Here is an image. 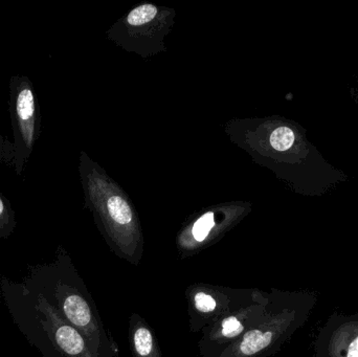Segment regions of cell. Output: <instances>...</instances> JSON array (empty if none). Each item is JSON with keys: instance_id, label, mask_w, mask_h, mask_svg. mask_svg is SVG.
Wrapping results in <instances>:
<instances>
[{"instance_id": "obj_1", "label": "cell", "mask_w": 358, "mask_h": 357, "mask_svg": "<svg viewBox=\"0 0 358 357\" xmlns=\"http://www.w3.org/2000/svg\"><path fill=\"white\" fill-rule=\"evenodd\" d=\"M41 293L66 322L83 335L98 357H120L113 333L105 327L96 302L66 249L59 245L50 263L29 266L22 279Z\"/></svg>"}, {"instance_id": "obj_2", "label": "cell", "mask_w": 358, "mask_h": 357, "mask_svg": "<svg viewBox=\"0 0 358 357\" xmlns=\"http://www.w3.org/2000/svg\"><path fill=\"white\" fill-rule=\"evenodd\" d=\"M0 295L21 335L43 357H98L81 333L23 281L0 277Z\"/></svg>"}, {"instance_id": "obj_3", "label": "cell", "mask_w": 358, "mask_h": 357, "mask_svg": "<svg viewBox=\"0 0 358 357\" xmlns=\"http://www.w3.org/2000/svg\"><path fill=\"white\" fill-rule=\"evenodd\" d=\"M8 89V111L14 136L12 167L16 175L21 176L41 136V108L35 87L27 75H12Z\"/></svg>"}, {"instance_id": "obj_4", "label": "cell", "mask_w": 358, "mask_h": 357, "mask_svg": "<svg viewBox=\"0 0 358 357\" xmlns=\"http://www.w3.org/2000/svg\"><path fill=\"white\" fill-rule=\"evenodd\" d=\"M259 293L257 289H231L206 283L191 285L185 289L189 331L201 333L223 316L250 303Z\"/></svg>"}, {"instance_id": "obj_5", "label": "cell", "mask_w": 358, "mask_h": 357, "mask_svg": "<svg viewBox=\"0 0 358 357\" xmlns=\"http://www.w3.org/2000/svg\"><path fill=\"white\" fill-rule=\"evenodd\" d=\"M267 308L268 298H265L260 291L250 303L204 329L197 344L200 357L220 356L262 319Z\"/></svg>"}, {"instance_id": "obj_6", "label": "cell", "mask_w": 358, "mask_h": 357, "mask_svg": "<svg viewBox=\"0 0 358 357\" xmlns=\"http://www.w3.org/2000/svg\"><path fill=\"white\" fill-rule=\"evenodd\" d=\"M128 341L132 357H163L155 331L138 314L130 316Z\"/></svg>"}, {"instance_id": "obj_7", "label": "cell", "mask_w": 358, "mask_h": 357, "mask_svg": "<svg viewBox=\"0 0 358 357\" xmlns=\"http://www.w3.org/2000/svg\"><path fill=\"white\" fill-rule=\"evenodd\" d=\"M16 212L10 201L0 192V239H8L16 230Z\"/></svg>"}, {"instance_id": "obj_8", "label": "cell", "mask_w": 358, "mask_h": 357, "mask_svg": "<svg viewBox=\"0 0 358 357\" xmlns=\"http://www.w3.org/2000/svg\"><path fill=\"white\" fill-rule=\"evenodd\" d=\"M157 14V8L152 4H144L134 8L128 15L127 21L130 25L138 27V25L146 24L155 19Z\"/></svg>"}, {"instance_id": "obj_9", "label": "cell", "mask_w": 358, "mask_h": 357, "mask_svg": "<svg viewBox=\"0 0 358 357\" xmlns=\"http://www.w3.org/2000/svg\"><path fill=\"white\" fill-rule=\"evenodd\" d=\"M13 157H14L13 143L6 140L2 136L1 130H0V167H1L2 163L12 166Z\"/></svg>"}, {"instance_id": "obj_10", "label": "cell", "mask_w": 358, "mask_h": 357, "mask_svg": "<svg viewBox=\"0 0 358 357\" xmlns=\"http://www.w3.org/2000/svg\"><path fill=\"white\" fill-rule=\"evenodd\" d=\"M348 357H358V337L349 347Z\"/></svg>"}, {"instance_id": "obj_11", "label": "cell", "mask_w": 358, "mask_h": 357, "mask_svg": "<svg viewBox=\"0 0 358 357\" xmlns=\"http://www.w3.org/2000/svg\"><path fill=\"white\" fill-rule=\"evenodd\" d=\"M353 100H355V104L358 107V86L357 88H355L352 92Z\"/></svg>"}]
</instances>
